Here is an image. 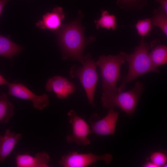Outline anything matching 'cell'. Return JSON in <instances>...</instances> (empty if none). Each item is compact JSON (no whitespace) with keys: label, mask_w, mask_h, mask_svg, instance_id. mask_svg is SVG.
Returning <instances> with one entry per match:
<instances>
[{"label":"cell","mask_w":167,"mask_h":167,"mask_svg":"<svg viewBox=\"0 0 167 167\" xmlns=\"http://www.w3.org/2000/svg\"><path fill=\"white\" fill-rule=\"evenodd\" d=\"M94 22L97 29L102 27L108 29L111 28L114 30L117 27L115 16L114 15H109L106 11H102L101 17Z\"/></svg>","instance_id":"17"},{"label":"cell","mask_w":167,"mask_h":167,"mask_svg":"<svg viewBox=\"0 0 167 167\" xmlns=\"http://www.w3.org/2000/svg\"><path fill=\"white\" fill-rule=\"evenodd\" d=\"M154 15L151 20L152 25L160 28L167 35V15L161 6L154 11Z\"/></svg>","instance_id":"18"},{"label":"cell","mask_w":167,"mask_h":167,"mask_svg":"<svg viewBox=\"0 0 167 167\" xmlns=\"http://www.w3.org/2000/svg\"><path fill=\"white\" fill-rule=\"evenodd\" d=\"M138 33L142 36H146L151 31L152 25L149 19L139 20L136 25Z\"/></svg>","instance_id":"19"},{"label":"cell","mask_w":167,"mask_h":167,"mask_svg":"<svg viewBox=\"0 0 167 167\" xmlns=\"http://www.w3.org/2000/svg\"><path fill=\"white\" fill-rule=\"evenodd\" d=\"M49 156L45 152H40L32 156L28 154L17 155L16 161L18 167H48Z\"/></svg>","instance_id":"12"},{"label":"cell","mask_w":167,"mask_h":167,"mask_svg":"<svg viewBox=\"0 0 167 167\" xmlns=\"http://www.w3.org/2000/svg\"><path fill=\"white\" fill-rule=\"evenodd\" d=\"M56 32L63 59L69 58L79 61L82 65L84 58L83 53L89 41L84 38L83 28L78 21L62 25Z\"/></svg>","instance_id":"1"},{"label":"cell","mask_w":167,"mask_h":167,"mask_svg":"<svg viewBox=\"0 0 167 167\" xmlns=\"http://www.w3.org/2000/svg\"><path fill=\"white\" fill-rule=\"evenodd\" d=\"M10 0H0V16L5 5Z\"/></svg>","instance_id":"23"},{"label":"cell","mask_w":167,"mask_h":167,"mask_svg":"<svg viewBox=\"0 0 167 167\" xmlns=\"http://www.w3.org/2000/svg\"><path fill=\"white\" fill-rule=\"evenodd\" d=\"M89 54L84 57L82 66L78 67L73 65L70 69L69 73L72 78H79L85 90L89 103L94 107V93L98 75L96 70L97 66Z\"/></svg>","instance_id":"5"},{"label":"cell","mask_w":167,"mask_h":167,"mask_svg":"<svg viewBox=\"0 0 167 167\" xmlns=\"http://www.w3.org/2000/svg\"><path fill=\"white\" fill-rule=\"evenodd\" d=\"M143 166L144 167H157L154 163L151 161L146 162L144 164Z\"/></svg>","instance_id":"24"},{"label":"cell","mask_w":167,"mask_h":167,"mask_svg":"<svg viewBox=\"0 0 167 167\" xmlns=\"http://www.w3.org/2000/svg\"><path fill=\"white\" fill-rule=\"evenodd\" d=\"M67 115L69 117V122L72 126V133L66 137V142L84 146L90 144V140L87 136L92 132L87 123L73 110H71Z\"/></svg>","instance_id":"7"},{"label":"cell","mask_w":167,"mask_h":167,"mask_svg":"<svg viewBox=\"0 0 167 167\" xmlns=\"http://www.w3.org/2000/svg\"><path fill=\"white\" fill-rule=\"evenodd\" d=\"M144 89L143 84L138 81L134 88L126 92L118 93L104 92L101 99L102 105L109 109L118 107L127 114H132Z\"/></svg>","instance_id":"3"},{"label":"cell","mask_w":167,"mask_h":167,"mask_svg":"<svg viewBox=\"0 0 167 167\" xmlns=\"http://www.w3.org/2000/svg\"><path fill=\"white\" fill-rule=\"evenodd\" d=\"M156 2L160 3L166 14L167 15V0H155Z\"/></svg>","instance_id":"22"},{"label":"cell","mask_w":167,"mask_h":167,"mask_svg":"<svg viewBox=\"0 0 167 167\" xmlns=\"http://www.w3.org/2000/svg\"><path fill=\"white\" fill-rule=\"evenodd\" d=\"M22 136L20 133L12 132L6 129L4 135H0V162H3L13 150Z\"/></svg>","instance_id":"13"},{"label":"cell","mask_w":167,"mask_h":167,"mask_svg":"<svg viewBox=\"0 0 167 167\" xmlns=\"http://www.w3.org/2000/svg\"><path fill=\"white\" fill-rule=\"evenodd\" d=\"M65 16L62 8L56 7L50 12L44 15L42 19L38 21L36 25L41 29H48L56 32L62 25V21Z\"/></svg>","instance_id":"11"},{"label":"cell","mask_w":167,"mask_h":167,"mask_svg":"<svg viewBox=\"0 0 167 167\" xmlns=\"http://www.w3.org/2000/svg\"><path fill=\"white\" fill-rule=\"evenodd\" d=\"M8 85V93L10 95L32 101L35 109L41 111L49 104V97L46 94L41 96L36 95L20 84L9 83Z\"/></svg>","instance_id":"9"},{"label":"cell","mask_w":167,"mask_h":167,"mask_svg":"<svg viewBox=\"0 0 167 167\" xmlns=\"http://www.w3.org/2000/svg\"><path fill=\"white\" fill-rule=\"evenodd\" d=\"M76 86L66 78L60 76H55L48 81L46 89L48 92L53 91L58 98L65 99L74 92Z\"/></svg>","instance_id":"10"},{"label":"cell","mask_w":167,"mask_h":167,"mask_svg":"<svg viewBox=\"0 0 167 167\" xmlns=\"http://www.w3.org/2000/svg\"><path fill=\"white\" fill-rule=\"evenodd\" d=\"M113 159L112 156L109 153L97 155L91 153H80L73 152L63 156L58 164L63 167H87L100 161L108 165Z\"/></svg>","instance_id":"6"},{"label":"cell","mask_w":167,"mask_h":167,"mask_svg":"<svg viewBox=\"0 0 167 167\" xmlns=\"http://www.w3.org/2000/svg\"><path fill=\"white\" fill-rule=\"evenodd\" d=\"M22 49L21 46L13 42L9 37L0 34V56L12 59Z\"/></svg>","instance_id":"14"},{"label":"cell","mask_w":167,"mask_h":167,"mask_svg":"<svg viewBox=\"0 0 167 167\" xmlns=\"http://www.w3.org/2000/svg\"><path fill=\"white\" fill-rule=\"evenodd\" d=\"M147 0H118L117 4L121 8H127L128 6L139 5L140 7L147 3Z\"/></svg>","instance_id":"21"},{"label":"cell","mask_w":167,"mask_h":167,"mask_svg":"<svg viewBox=\"0 0 167 167\" xmlns=\"http://www.w3.org/2000/svg\"><path fill=\"white\" fill-rule=\"evenodd\" d=\"M126 61L120 53L116 55L99 57L96 64L101 69L102 88L104 92L117 93V84L120 78L121 67Z\"/></svg>","instance_id":"4"},{"label":"cell","mask_w":167,"mask_h":167,"mask_svg":"<svg viewBox=\"0 0 167 167\" xmlns=\"http://www.w3.org/2000/svg\"><path fill=\"white\" fill-rule=\"evenodd\" d=\"M150 159L157 167H163L167 162V157L164 153L156 152L151 155Z\"/></svg>","instance_id":"20"},{"label":"cell","mask_w":167,"mask_h":167,"mask_svg":"<svg viewBox=\"0 0 167 167\" xmlns=\"http://www.w3.org/2000/svg\"><path fill=\"white\" fill-rule=\"evenodd\" d=\"M106 115L100 119L96 113L93 114L90 120L92 133L99 136L113 135L116 129L119 113L110 109Z\"/></svg>","instance_id":"8"},{"label":"cell","mask_w":167,"mask_h":167,"mask_svg":"<svg viewBox=\"0 0 167 167\" xmlns=\"http://www.w3.org/2000/svg\"><path fill=\"white\" fill-rule=\"evenodd\" d=\"M149 48L143 39L139 46L131 54L122 51L120 53L124 57L129 65L128 73L123 79L120 86L118 88V93L123 91L127 84L137 77L152 72H158V68L155 67L149 56Z\"/></svg>","instance_id":"2"},{"label":"cell","mask_w":167,"mask_h":167,"mask_svg":"<svg viewBox=\"0 0 167 167\" xmlns=\"http://www.w3.org/2000/svg\"><path fill=\"white\" fill-rule=\"evenodd\" d=\"M152 51L149 53L151 61L154 66L156 68L167 62V47L166 45L151 44Z\"/></svg>","instance_id":"15"},{"label":"cell","mask_w":167,"mask_h":167,"mask_svg":"<svg viewBox=\"0 0 167 167\" xmlns=\"http://www.w3.org/2000/svg\"><path fill=\"white\" fill-rule=\"evenodd\" d=\"M14 105L9 101L5 94L0 96V122L7 123L13 114Z\"/></svg>","instance_id":"16"},{"label":"cell","mask_w":167,"mask_h":167,"mask_svg":"<svg viewBox=\"0 0 167 167\" xmlns=\"http://www.w3.org/2000/svg\"><path fill=\"white\" fill-rule=\"evenodd\" d=\"M8 82L0 75V85L8 84Z\"/></svg>","instance_id":"25"}]
</instances>
